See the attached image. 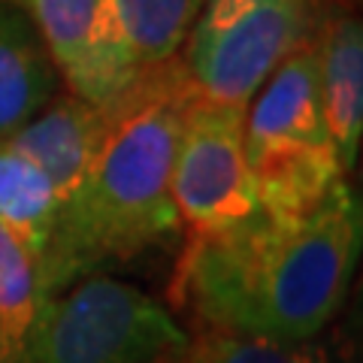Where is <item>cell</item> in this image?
<instances>
[{
  "label": "cell",
  "mask_w": 363,
  "mask_h": 363,
  "mask_svg": "<svg viewBox=\"0 0 363 363\" xmlns=\"http://www.w3.org/2000/svg\"><path fill=\"white\" fill-rule=\"evenodd\" d=\"M252 100L245 152L260 209L272 218H297L348 179L327 130L315 45H297Z\"/></svg>",
  "instance_id": "3957f363"
},
{
  "label": "cell",
  "mask_w": 363,
  "mask_h": 363,
  "mask_svg": "<svg viewBox=\"0 0 363 363\" xmlns=\"http://www.w3.org/2000/svg\"><path fill=\"white\" fill-rule=\"evenodd\" d=\"M303 37L306 0H203L182 64L203 97L248 106Z\"/></svg>",
  "instance_id": "5b68a950"
},
{
  "label": "cell",
  "mask_w": 363,
  "mask_h": 363,
  "mask_svg": "<svg viewBox=\"0 0 363 363\" xmlns=\"http://www.w3.org/2000/svg\"><path fill=\"white\" fill-rule=\"evenodd\" d=\"M245 109L200 91L185 106L173 155V200L191 236H215L260 212L245 152Z\"/></svg>",
  "instance_id": "8992f818"
},
{
  "label": "cell",
  "mask_w": 363,
  "mask_h": 363,
  "mask_svg": "<svg viewBox=\"0 0 363 363\" xmlns=\"http://www.w3.org/2000/svg\"><path fill=\"white\" fill-rule=\"evenodd\" d=\"M200 6L203 0H116L121 33L143 73L176 61Z\"/></svg>",
  "instance_id": "4fadbf2b"
},
{
  "label": "cell",
  "mask_w": 363,
  "mask_h": 363,
  "mask_svg": "<svg viewBox=\"0 0 363 363\" xmlns=\"http://www.w3.org/2000/svg\"><path fill=\"white\" fill-rule=\"evenodd\" d=\"M194 82L185 64L145 70L118 106L82 188L58 209L40 257L43 297L124 264L169 240L182 221L173 200V155Z\"/></svg>",
  "instance_id": "7a4b0ae2"
},
{
  "label": "cell",
  "mask_w": 363,
  "mask_h": 363,
  "mask_svg": "<svg viewBox=\"0 0 363 363\" xmlns=\"http://www.w3.org/2000/svg\"><path fill=\"white\" fill-rule=\"evenodd\" d=\"M176 363H330V354L318 342H279L252 333L203 330Z\"/></svg>",
  "instance_id": "5bb4252c"
},
{
  "label": "cell",
  "mask_w": 363,
  "mask_h": 363,
  "mask_svg": "<svg viewBox=\"0 0 363 363\" xmlns=\"http://www.w3.org/2000/svg\"><path fill=\"white\" fill-rule=\"evenodd\" d=\"M58 70L25 6L0 4V143L52 104Z\"/></svg>",
  "instance_id": "30bf717a"
},
{
  "label": "cell",
  "mask_w": 363,
  "mask_h": 363,
  "mask_svg": "<svg viewBox=\"0 0 363 363\" xmlns=\"http://www.w3.org/2000/svg\"><path fill=\"white\" fill-rule=\"evenodd\" d=\"M354 4H357V6H360V13H363V0H354Z\"/></svg>",
  "instance_id": "e0dca14e"
},
{
  "label": "cell",
  "mask_w": 363,
  "mask_h": 363,
  "mask_svg": "<svg viewBox=\"0 0 363 363\" xmlns=\"http://www.w3.org/2000/svg\"><path fill=\"white\" fill-rule=\"evenodd\" d=\"M345 333L351 339L354 351L363 357V257L357 264L354 272V281H351V291H348V300H345Z\"/></svg>",
  "instance_id": "9a60e30c"
},
{
  "label": "cell",
  "mask_w": 363,
  "mask_h": 363,
  "mask_svg": "<svg viewBox=\"0 0 363 363\" xmlns=\"http://www.w3.org/2000/svg\"><path fill=\"white\" fill-rule=\"evenodd\" d=\"M106 130L109 109H97L70 94L45 104L25 128H18L4 143L45 169L64 206L67 200L76 197L88 169L94 167Z\"/></svg>",
  "instance_id": "ba28073f"
},
{
  "label": "cell",
  "mask_w": 363,
  "mask_h": 363,
  "mask_svg": "<svg viewBox=\"0 0 363 363\" xmlns=\"http://www.w3.org/2000/svg\"><path fill=\"white\" fill-rule=\"evenodd\" d=\"M58 209L61 200L45 169L13 145L0 143V224L18 236L37 264L52 236Z\"/></svg>",
  "instance_id": "8fae6325"
},
{
  "label": "cell",
  "mask_w": 363,
  "mask_h": 363,
  "mask_svg": "<svg viewBox=\"0 0 363 363\" xmlns=\"http://www.w3.org/2000/svg\"><path fill=\"white\" fill-rule=\"evenodd\" d=\"M318 85L327 130H330L345 176L354 173L363 136V18L339 13L315 37Z\"/></svg>",
  "instance_id": "9c48e42d"
},
{
  "label": "cell",
  "mask_w": 363,
  "mask_h": 363,
  "mask_svg": "<svg viewBox=\"0 0 363 363\" xmlns=\"http://www.w3.org/2000/svg\"><path fill=\"white\" fill-rule=\"evenodd\" d=\"M43 303L37 257L0 224V363H25Z\"/></svg>",
  "instance_id": "7c38bea8"
},
{
  "label": "cell",
  "mask_w": 363,
  "mask_h": 363,
  "mask_svg": "<svg viewBox=\"0 0 363 363\" xmlns=\"http://www.w3.org/2000/svg\"><path fill=\"white\" fill-rule=\"evenodd\" d=\"M363 257V197L339 182L297 218H255L191 236L176 294L206 330L315 342L348 300Z\"/></svg>",
  "instance_id": "6da1fadb"
},
{
  "label": "cell",
  "mask_w": 363,
  "mask_h": 363,
  "mask_svg": "<svg viewBox=\"0 0 363 363\" xmlns=\"http://www.w3.org/2000/svg\"><path fill=\"white\" fill-rule=\"evenodd\" d=\"M28 13L73 97L112 109L140 82L116 0H28Z\"/></svg>",
  "instance_id": "52a82bcc"
},
{
  "label": "cell",
  "mask_w": 363,
  "mask_h": 363,
  "mask_svg": "<svg viewBox=\"0 0 363 363\" xmlns=\"http://www.w3.org/2000/svg\"><path fill=\"white\" fill-rule=\"evenodd\" d=\"M188 342L164 303L94 272L43 303L25 363H176Z\"/></svg>",
  "instance_id": "277c9868"
},
{
  "label": "cell",
  "mask_w": 363,
  "mask_h": 363,
  "mask_svg": "<svg viewBox=\"0 0 363 363\" xmlns=\"http://www.w3.org/2000/svg\"><path fill=\"white\" fill-rule=\"evenodd\" d=\"M354 173H357V194L363 197V136H360V149H357V161H354Z\"/></svg>",
  "instance_id": "2e32d148"
}]
</instances>
